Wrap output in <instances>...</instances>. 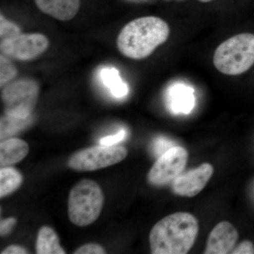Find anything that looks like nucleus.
<instances>
[{
  "instance_id": "nucleus-16",
  "label": "nucleus",
  "mask_w": 254,
  "mask_h": 254,
  "mask_svg": "<svg viewBox=\"0 0 254 254\" xmlns=\"http://www.w3.org/2000/svg\"><path fill=\"white\" fill-rule=\"evenodd\" d=\"M100 77L103 83L109 88L112 95L115 98H122L128 93V87L120 77L117 68L105 67L100 72Z\"/></svg>"
},
{
  "instance_id": "nucleus-2",
  "label": "nucleus",
  "mask_w": 254,
  "mask_h": 254,
  "mask_svg": "<svg viewBox=\"0 0 254 254\" xmlns=\"http://www.w3.org/2000/svg\"><path fill=\"white\" fill-rule=\"evenodd\" d=\"M170 27L162 18L145 16L133 20L122 29L117 40L120 53L132 60L150 56L168 39Z\"/></svg>"
},
{
  "instance_id": "nucleus-3",
  "label": "nucleus",
  "mask_w": 254,
  "mask_h": 254,
  "mask_svg": "<svg viewBox=\"0 0 254 254\" xmlns=\"http://www.w3.org/2000/svg\"><path fill=\"white\" fill-rule=\"evenodd\" d=\"M213 64L220 72L236 76L254 64V35L242 33L229 38L217 48Z\"/></svg>"
},
{
  "instance_id": "nucleus-1",
  "label": "nucleus",
  "mask_w": 254,
  "mask_h": 254,
  "mask_svg": "<svg viewBox=\"0 0 254 254\" xmlns=\"http://www.w3.org/2000/svg\"><path fill=\"white\" fill-rule=\"evenodd\" d=\"M198 222L193 215L177 212L160 220L150 232L149 242L153 254H185L194 245Z\"/></svg>"
},
{
  "instance_id": "nucleus-17",
  "label": "nucleus",
  "mask_w": 254,
  "mask_h": 254,
  "mask_svg": "<svg viewBox=\"0 0 254 254\" xmlns=\"http://www.w3.org/2000/svg\"><path fill=\"white\" fill-rule=\"evenodd\" d=\"M23 182L21 174L16 169L4 167L0 170V197L14 193L21 187Z\"/></svg>"
},
{
  "instance_id": "nucleus-11",
  "label": "nucleus",
  "mask_w": 254,
  "mask_h": 254,
  "mask_svg": "<svg viewBox=\"0 0 254 254\" xmlns=\"http://www.w3.org/2000/svg\"><path fill=\"white\" fill-rule=\"evenodd\" d=\"M166 99L172 113L188 115L195 107L194 89L185 83H174L167 91Z\"/></svg>"
},
{
  "instance_id": "nucleus-8",
  "label": "nucleus",
  "mask_w": 254,
  "mask_h": 254,
  "mask_svg": "<svg viewBox=\"0 0 254 254\" xmlns=\"http://www.w3.org/2000/svg\"><path fill=\"white\" fill-rule=\"evenodd\" d=\"M188 157L187 150L180 146H174L160 155L148 173L150 185L162 187L173 181L185 168Z\"/></svg>"
},
{
  "instance_id": "nucleus-25",
  "label": "nucleus",
  "mask_w": 254,
  "mask_h": 254,
  "mask_svg": "<svg viewBox=\"0 0 254 254\" xmlns=\"http://www.w3.org/2000/svg\"><path fill=\"white\" fill-rule=\"evenodd\" d=\"M1 254H28L27 250L23 248L21 246L18 245H11L4 249L2 252H1Z\"/></svg>"
},
{
  "instance_id": "nucleus-6",
  "label": "nucleus",
  "mask_w": 254,
  "mask_h": 254,
  "mask_svg": "<svg viewBox=\"0 0 254 254\" xmlns=\"http://www.w3.org/2000/svg\"><path fill=\"white\" fill-rule=\"evenodd\" d=\"M127 153L123 146L97 145L76 152L68 160V165L76 171H95L120 163Z\"/></svg>"
},
{
  "instance_id": "nucleus-9",
  "label": "nucleus",
  "mask_w": 254,
  "mask_h": 254,
  "mask_svg": "<svg viewBox=\"0 0 254 254\" xmlns=\"http://www.w3.org/2000/svg\"><path fill=\"white\" fill-rule=\"evenodd\" d=\"M213 175V166L208 163L180 175L173 180L174 193L180 196H195L204 189Z\"/></svg>"
},
{
  "instance_id": "nucleus-5",
  "label": "nucleus",
  "mask_w": 254,
  "mask_h": 254,
  "mask_svg": "<svg viewBox=\"0 0 254 254\" xmlns=\"http://www.w3.org/2000/svg\"><path fill=\"white\" fill-rule=\"evenodd\" d=\"M39 91L38 83L33 79L23 78L10 83L1 92L5 114L18 118L31 116Z\"/></svg>"
},
{
  "instance_id": "nucleus-26",
  "label": "nucleus",
  "mask_w": 254,
  "mask_h": 254,
  "mask_svg": "<svg viewBox=\"0 0 254 254\" xmlns=\"http://www.w3.org/2000/svg\"><path fill=\"white\" fill-rule=\"evenodd\" d=\"M198 1H201V2L206 3L210 2V1H211L212 0H198Z\"/></svg>"
},
{
  "instance_id": "nucleus-4",
  "label": "nucleus",
  "mask_w": 254,
  "mask_h": 254,
  "mask_svg": "<svg viewBox=\"0 0 254 254\" xmlns=\"http://www.w3.org/2000/svg\"><path fill=\"white\" fill-rule=\"evenodd\" d=\"M104 204L103 190L96 182L83 180L71 189L68 196L70 221L78 227L93 223L101 213Z\"/></svg>"
},
{
  "instance_id": "nucleus-24",
  "label": "nucleus",
  "mask_w": 254,
  "mask_h": 254,
  "mask_svg": "<svg viewBox=\"0 0 254 254\" xmlns=\"http://www.w3.org/2000/svg\"><path fill=\"white\" fill-rule=\"evenodd\" d=\"M16 223V220L14 218H9L1 220L0 223V235L1 237L9 235L13 230Z\"/></svg>"
},
{
  "instance_id": "nucleus-19",
  "label": "nucleus",
  "mask_w": 254,
  "mask_h": 254,
  "mask_svg": "<svg viewBox=\"0 0 254 254\" xmlns=\"http://www.w3.org/2000/svg\"><path fill=\"white\" fill-rule=\"evenodd\" d=\"M21 28L1 14L0 16V38L1 40L11 38L21 33Z\"/></svg>"
},
{
  "instance_id": "nucleus-7",
  "label": "nucleus",
  "mask_w": 254,
  "mask_h": 254,
  "mask_svg": "<svg viewBox=\"0 0 254 254\" xmlns=\"http://www.w3.org/2000/svg\"><path fill=\"white\" fill-rule=\"evenodd\" d=\"M49 40L41 33H19L11 38L1 40V54L19 61L36 59L46 51Z\"/></svg>"
},
{
  "instance_id": "nucleus-12",
  "label": "nucleus",
  "mask_w": 254,
  "mask_h": 254,
  "mask_svg": "<svg viewBox=\"0 0 254 254\" xmlns=\"http://www.w3.org/2000/svg\"><path fill=\"white\" fill-rule=\"evenodd\" d=\"M38 9L59 21L72 19L80 8V0H35Z\"/></svg>"
},
{
  "instance_id": "nucleus-21",
  "label": "nucleus",
  "mask_w": 254,
  "mask_h": 254,
  "mask_svg": "<svg viewBox=\"0 0 254 254\" xmlns=\"http://www.w3.org/2000/svg\"><path fill=\"white\" fill-rule=\"evenodd\" d=\"M127 135V131L125 128L120 130L118 133L114 135L103 137L100 140V145H116L120 142L123 141Z\"/></svg>"
},
{
  "instance_id": "nucleus-27",
  "label": "nucleus",
  "mask_w": 254,
  "mask_h": 254,
  "mask_svg": "<svg viewBox=\"0 0 254 254\" xmlns=\"http://www.w3.org/2000/svg\"><path fill=\"white\" fill-rule=\"evenodd\" d=\"M165 1H171V0H165ZM175 1H183V0H175Z\"/></svg>"
},
{
  "instance_id": "nucleus-20",
  "label": "nucleus",
  "mask_w": 254,
  "mask_h": 254,
  "mask_svg": "<svg viewBox=\"0 0 254 254\" xmlns=\"http://www.w3.org/2000/svg\"><path fill=\"white\" fill-rule=\"evenodd\" d=\"M174 146L175 145L173 141L163 137H160V138H157L153 143V150L155 154L160 157Z\"/></svg>"
},
{
  "instance_id": "nucleus-14",
  "label": "nucleus",
  "mask_w": 254,
  "mask_h": 254,
  "mask_svg": "<svg viewBox=\"0 0 254 254\" xmlns=\"http://www.w3.org/2000/svg\"><path fill=\"white\" fill-rule=\"evenodd\" d=\"M36 253L38 254H64L60 244L59 237L51 227L43 226L38 231L37 237Z\"/></svg>"
},
{
  "instance_id": "nucleus-18",
  "label": "nucleus",
  "mask_w": 254,
  "mask_h": 254,
  "mask_svg": "<svg viewBox=\"0 0 254 254\" xmlns=\"http://www.w3.org/2000/svg\"><path fill=\"white\" fill-rule=\"evenodd\" d=\"M17 74L16 66L7 57L3 54L0 56V86L3 87L11 81Z\"/></svg>"
},
{
  "instance_id": "nucleus-23",
  "label": "nucleus",
  "mask_w": 254,
  "mask_h": 254,
  "mask_svg": "<svg viewBox=\"0 0 254 254\" xmlns=\"http://www.w3.org/2000/svg\"><path fill=\"white\" fill-rule=\"evenodd\" d=\"M232 254H254V245L250 241L242 242L234 249Z\"/></svg>"
},
{
  "instance_id": "nucleus-22",
  "label": "nucleus",
  "mask_w": 254,
  "mask_h": 254,
  "mask_svg": "<svg viewBox=\"0 0 254 254\" xmlns=\"http://www.w3.org/2000/svg\"><path fill=\"white\" fill-rule=\"evenodd\" d=\"M106 253L104 249L99 245L94 243L86 244L75 251V254H103Z\"/></svg>"
},
{
  "instance_id": "nucleus-13",
  "label": "nucleus",
  "mask_w": 254,
  "mask_h": 254,
  "mask_svg": "<svg viewBox=\"0 0 254 254\" xmlns=\"http://www.w3.org/2000/svg\"><path fill=\"white\" fill-rule=\"evenodd\" d=\"M29 152L26 141L16 138L3 140L0 143V166L10 167L21 162Z\"/></svg>"
},
{
  "instance_id": "nucleus-15",
  "label": "nucleus",
  "mask_w": 254,
  "mask_h": 254,
  "mask_svg": "<svg viewBox=\"0 0 254 254\" xmlns=\"http://www.w3.org/2000/svg\"><path fill=\"white\" fill-rule=\"evenodd\" d=\"M33 122L32 115L27 118H18L5 114L1 117L0 122V138L1 141L12 138V136L30 127Z\"/></svg>"
},
{
  "instance_id": "nucleus-10",
  "label": "nucleus",
  "mask_w": 254,
  "mask_h": 254,
  "mask_svg": "<svg viewBox=\"0 0 254 254\" xmlns=\"http://www.w3.org/2000/svg\"><path fill=\"white\" fill-rule=\"evenodd\" d=\"M238 237V232L230 222H219L209 235L204 254H232Z\"/></svg>"
}]
</instances>
